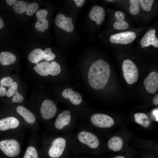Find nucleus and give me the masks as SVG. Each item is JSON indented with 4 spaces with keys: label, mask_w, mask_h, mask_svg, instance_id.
Masks as SVG:
<instances>
[{
    "label": "nucleus",
    "mask_w": 158,
    "mask_h": 158,
    "mask_svg": "<svg viewBox=\"0 0 158 158\" xmlns=\"http://www.w3.org/2000/svg\"><path fill=\"white\" fill-rule=\"evenodd\" d=\"M109 65L102 60L94 62L90 66L88 73V80L90 86L96 90H103L110 77Z\"/></svg>",
    "instance_id": "nucleus-1"
},
{
    "label": "nucleus",
    "mask_w": 158,
    "mask_h": 158,
    "mask_svg": "<svg viewBox=\"0 0 158 158\" xmlns=\"http://www.w3.org/2000/svg\"><path fill=\"white\" fill-rule=\"evenodd\" d=\"M71 141V145L82 150L87 148L95 149L99 144V140L97 137L85 129L78 131Z\"/></svg>",
    "instance_id": "nucleus-2"
},
{
    "label": "nucleus",
    "mask_w": 158,
    "mask_h": 158,
    "mask_svg": "<svg viewBox=\"0 0 158 158\" xmlns=\"http://www.w3.org/2000/svg\"><path fill=\"white\" fill-rule=\"evenodd\" d=\"M64 135L54 138L50 144L48 153L51 158H59L61 157L68 146L71 144V141Z\"/></svg>",
    "instance_id": "nucleus-3"
},
{
    "label": "nucleus",
    "mask_w": 158,
    "mask_h": 158,
    "mask_svg": "<svg viewBox=\"0 0 158 158\" xmlns=\"http://www.w3.org/2000/svg\"><path fill=\"white\" fill-rule=\"evenodd\" d=\"M122 68L124 78L127 83L132 84L137 82L138 71L137 66L132 61L129 59L124 60Z\"/></svg>",
    "instance_id": "nucleus-4"
},
{
    "label": "nucleus",
    "mask_w": 158,
    "mask_h": 158,
    "mask_svg": "<svg viewBox=\"0 0 158 158\" xmlns=\"http://www.w3.org/2000/svg\"><path fill=\"white\" fill-rule=\"evenodd\" d=\"M0 149L6 155L11 157L17 156L20 151V146L19 142L14 139L0 141Z\"/></svg>",
    "instance_id": "nucleus-5"
},
{
    "label": "nucleus",
    "mask_w": 158,
    "mask_h": 158,
    "mask_svg": "<svg viewBox=\"0 0 158 158\" xmlns=\"http://www.w3.org/2000/svg\"><path fill=\"white\" fill-rule=\"evenodd\" d=\"M73 121L71 112L65 110L58 115L54 121V126L56 130L62 131L70 128Z\"/></svg>",
    "instance_id": "nucleus-6"
},
{
    "label": "nucleus",
    "mask_w": 158,
    "mask_h": 158,
    "mask_svg": "<svg viewBox=\"0 0 158 158\" xmlns=\"http://www.w3.org/2000/svg\"><path fill=\"white\" fill-rule=\"evenodd\" d=\"M13 9L17 13L22 14L26 12L28 16L33 15L39 8V5L36 3H29L25 1H17L13 6Z\"/></svg>",
    "instance_id": "nucleus-7"
},
{
    "label": "nucleus",
    "mask_w": 158,
    "mask_h": 158,
    "mask_svg": "<svg viewBox=\"0 0 158 158\" xmlns=\"http://www.w3.org/2000/svg\"><path fill=\"white\" fill-rule=\"evenodd\" d=\"M91 123L96 127L101 128H108L114 123L113 119L109 116L103 114H96L90 118Z\"/></svg>",
    "instance_id": "nucleus-8"
},
{
    "label": "nucleus",
    "mask_w": 158,
    "mask_h": 158,
    "mask_svg": "<svg viewBox=\"0 0 158 158\" xmlns=\"http://www.w3.org/2000/svg\"><path fill=\"white\" fill-rule=\"evenodd\" d=\"M136 37V34L134 32H122L111 35L110 41L114 44H126L133 41Z\"/></svg>",
    "instance_id": "nucleus-9"
},
{
    "label": "nucleus",
    "mask_w": 158,
    "mask_h": 158,
    "mask_svg": "<svg viewBox=\"0 0 158 158\" xmlns=\"http://www.w3.org/2000/svg\"><path fill=\"white\" fill-rule=\"evenodd\" d=\"M40 111L42 118L46 120L53 118L57 111V107L51 100L46 99L42 104Z\"/></svg>",
    "instance_id": "nucleus-10"
},
{
    "label": "nucleus",
    "mask_w": 158,
    "mask_h": 158,
    "mask_svg": "<svg viewBox=\"0 0 158 158\" xmlns=\"http://www.w3.org/2000/svg\"><path fill=\"white\" fill-rule=\"evenodd\" d=\"M144 85L147 91L154 94L158 89V73L154 71L150 73L144 81Z\"/></svg>",
    "instance_id": "nucleus-11"
},
{
    "label": "nucleus",
    "mask_w": 158,
    "mask_h": 158,
    "mask_svg": "<svg viewBox=\"0 0 158 158\" xmlns=\"http://www.w3.org/2000/svg\"><path fill=\"white\" fill-rule=\"evenodd\" d=\"M55 21L58 27L68 32H71L74 29L71 18L69 17H66L62 14L59 13L57 15Z\"/></svg>",
    "instance_id": "nucleus-12"
},
{
    "label": "nucleus",
    "mask_w": 158,
    "mask_h": 158,
    "mask_svg": "<svg viewBox=\"0 0 158 158\" xmlns=\"http://www.w3.org/2000/svg\"><path fill=\"white\" fill-rule=\"evenodd\" d=\"M47 11L45 9H40L36 12V16L37 19V21L35 25L36 29L42 32L48 29L49 23L47 19Z\"/></svg>",
    "instance_id": "nucleus-13"
},
{
    "label": "nucleus",
    "mask_w": 158,
    "mask_h": 158,
    "mask_svg": "<svg viewBox=\"0 0 158 158\" xmlns=\"http://www.w3.org/2000/svg\"><path fill=\"white\" fill-rule=\"evenodd\" d=\"M155 30L154 29L149 30L143 36L140 41L141 47H147L152 45L158 47V39L155 37Z\"/></svg>",
    "instance_id": "nucleus-14"
},
{
    "label": "nucleus",
    "mask_w": 158,
    "mask_h": 158,
    "mask_svg": "<svg viewBox=\"0 0 158 158\" xmlns=\"http://www.w3.org/2000/svg\"><path fill=\"white\" fill-rule=\"evenodd\" d=\"M105 11L102 7L95 6L90 10L89 14L90 18L94 21L97 25H100L104 19Z\"/></svg>",
    "instance_id": "nucleus-15"
},
{
    "label": "nucleus",
    "mask_w": 158,
    "mask_h": 158,
    "mask_svg": "<svg viewBox=\"0 0 158 158\" xmlns=\"http://www.w3.org/2000/svg\"><path fill=\"white\" fill-rule=\"evenodd\" d=\"M20 125V122L16 118L8 117L0 120V130L4 131L16 128Z\"/></svg>",
    "instance_id": "nucleus-16"
},
{
    "label": "nucleus",
    "mask_w": 158,
    "mask_h": 158,
    "mask_svg": "<svg viewBox=\"0 0 158 158\" xmlns=\"http://www.w3.org/2000/svg\"><path fill=\"white\" fill-rule=\"evenodd\" d=\"M62 95L64 98L69 99L71 103L74 105H79L82 101L81 95L78 93L74 91L71 88H68L63 90Z\"/></svg>",
    "instance_id": "nucleus-17"
},
{
    "label": "nucleus",
    "mask_w": 158,
    "mask_h": 158,
    "mask_svg": "<svg viewBox=\"0 0 158 158\" xmlns=\"http://www.w3.org/2000/svg\"><path fill=\"white\" fill-rule=\"evenodd\" d=\"M16 110L27 123L32 124L35 122L36 118L34 114L26 107L22 106H18Z\"/></svg>",
    "instance_id": "nucleus-18"
},
{
    "label": "nucleus",
    "mask_w": 158,
    "mask_h": 158,
    "mask_svg": "<svg viewBox=\"0 0 158 158\" xmlns=\"http://www.w3.org/2000/svg\"><path fill=\"white\" fill-rule=\"evenodd\" d=\"M115 16L117 19V21L114 24L115 29L122 30L127 29L129 27L128 23L124 20L125 15L123 12L118 11L115 13Z\"/></svg>",
    "instance_id": "nucleus-19"
},
{
    "label": "nucleus",
    "mask_w": 158,
    "mask_h": 158,
    "mask_svg": "<svg viewBox=\"0 0 158 158\" xmlns=\"http://www.w3.org/2000/svg\"><path fill=\"white\" fill-rule=\"evenodd\" d=\"M45 54L44 51L40 48H36L32 51L28 56V59L33 63H37L45 59Z\"/></svg>",
    "instance_id": "nucleus-20"
},
{
    "label": "nucleus",
    "mask_w": 158,
    "mask_h": 158,
    "mask_svg": "<svg viewBox=\"0 0 158 158\" xmlns=\"http://www.w3.org/2000/svg\"><path fill=\"white\" fill-rule=\"evenodd\" d=\"M123 144L122 139L120 137L114 136L111 138L108 142L109 148L114 151H118L121 149Z\"/></svg>",
    "instance_id": "nucleus-21"
},
{
    "label": "nucleus",
    "mask_w": 158,
    "mask_h": 158,
    "mask_svg": "<svg viewBox=\"0 0 158 158\" xmlns=\"http://www.w3.org/2000/svg\"><path fill=\"white\" fill-rule=\"evenodd\" d=\"M16 57L13 54L9 52H2L0 54V63L4 66H8L16 60Z\"/></svg>",
    "instance_id": "nucleus-22"
},
{
    "label": "nucleus",
    "mask_w": 158,
    "mask_h": 158,
    "mask_svg": "<svg viewBox=\"0 0 158 158\" xmlns=\"http://www.w3.org/2000/svg\"><path fill=\"white\" fill-rule=\"evenodd\" d=\"M50 63L47 61L37 63L34 67V70L40 75L46 76L49 74Z\"/></svg>",
    "instance_id": "nucleus-23"
},
{
    "label": "nucleus",
    "mask_w": 158,
    "mask_h": 158,
    "mask_svg": "<svg viewBox=\"0 0 158 158\" xmlns=\"http://www.w3.org/2000/svg\"><path fill=\"white\" fill-rule=\"evenodd\" d=\"M135 121L145 128L148 127L150 125L151 121L148 115L141 113H136L134 115Z\"/></svg>",
    "instance_id": "nucleus-24"
},
{
    "label": "nucleus",
    "mask_w": 158,
    "mask_h": 158,
    "mask_svg": "<svg viewBox=\"0 0 158 158\" xmlns=\"http://www.w3.org/2000/svg\"><path fill=\"white\" fill-rule=\"evenodd\" d=\"M23 158H38V154L36 148L32 146L28 147Z\"/></svg>",
    "instance_id": "nucleus-25"
},
{
    "label": "nucleus",
    "mask_w": 158,
    "mask_h": 158,
    "mask_svg": "<svg viewBox=\"0 0 158 158\" xmlns=\"http://www.w3.org/2000/svg\"><path fill=\"white\" fill-rule=\"evenodd\" d=\"M129 2L130 5L129 10L130 13L134 15L137 14L140 10L139 6V0H130Z\"/></svg>",
    "instance_id": "nucleus-26"
},
{
    "label": "nucleus",
    "mask_w": 158,
    "mask_h": 158,
    "mask_svg": "<svg viewBox=\"0 0 158 158\" xmlns=\"http://www.w3.org/2000/svg\"><path fill=\"white\" fill-rule=\"evenodd\" d=\"M61 71L60 66L57 62L53 61L50 63L49 74L55 76L59 74Z\"/></svg>",
    "instance_id": "nucleus-27"
},
{
    "label": "nucleus",
    "mask_w": 158,
    "mask_h": 158,
    "mask_svg": "<svg viewBox=\"0 0 158 158\" xmlns=\"http://www.w3.org/2000/svg\"><path fill=\"white\" fill-rule=\"evenodd\" d=\"M140 5L142 8L146 11H150L152 8V5L154 2L153 0H139Z\"/></svg>",
    "instance_id": "nucleus-28"
},
{
    "label": "nucleus",
    "mask_w": 158,
    "mask_h": 158,
    "mask_svg": "<svg viewBox=\"0 0 158 158\" xmlns=\"http://www.w3.org/2000/svg\"><path fill=\"white\" fill-rule=\"evenodd\" d=\"M18 85L15 82H13L8 90L7 92L6 95L8 97H11L18 92Z\"/></svg>",
    "instance_id": "nucleus-29"
},
{
    "label": "nucleus",
    "mask_w": 158,
    "mask_h": 158,
    "mask_svg": "<svg viewBox=\"0 0 158 158\" xmlns=\"http://www.w3.org/2000/svg\"><path fill=\"white\" fill-rule=\"evenodd\" d=\"M45 54V59L49 61L54 59L55 57V55L52 53L51 49L50 48H47L44 51Z\"/></svg>",
    "instance_id": "nucleus-30"
},
{
    "label": "nucleus",
    "mask_w": 158,
    "mask_h": 158,
    "mask_svg": "<svg viewBox=\"0 0 158 158\" xmlns=\"http://www.w3.org/2000/svg\"><path fill=\"white\" fill-rule=\"evenodd\" d=\"M13 83V79L9 77H6L2 78L0 81V86L9 87Z\"/></svg>",
    "instance_id": "nucleus-31"
},
{
    "label": "nucleus",
    "mask_w": 158,
    "mask_h": 158,
    "mask_svg": "<svg viewBox=\"0 0 158 158\" xmlns=\"http://www.w3.org/2000/svg\"><path fill=\"white\" fill-rule=\"evenodd\" d=\"M24 100L23 96L17 92L13 97L12 101L14 103L22 102Z\"/></svg>",
    "instance_id": "nucleus-32"
},
{
    "label": "nucleus",
    "mask_w": 158,
    "mask_h": 158,
    "mask_svg": "<svg viewBox=\"0 0 158 158\" xmlns=\"http://www.w3.org/2000/svg\"><path fill=\"white\" fill-rule=\"evenodd\" d=\"M7 92L5 88L3 86H0V96L3 97L6 95Z\"/></svg>",
    "instance_id": "nucleus-33"
},
{
    "label": "nucleus",
    "mask_w": 158,
    "mask_h": 158,
    "mask_svg": "<svg viewBox=\"0 0 158 158\" xmlns=\"http://www.w3.org/2000/svg\"><path fill=\"white\" fill-rule=\"evenodd\" d=\"M73 1L75 2L77 6L80 7L83 6L85 1L84 0H74Z\"/></svg>",
    "instance_id": "nucleus-34"
},
{
    "label": "nucleus",
    "mask_w": 158,
    "mask_h": 158,
    "mask_svg": "<svg viewBox=\"0 0 158 158\" xmlns=\"http://www.w3.org/2000/svg\"><path fill=\"white\" fill-rule=\"evenodd\" d=\"M17 1V0H6L7 4L9 6H12Z\"/></svg>",
    "instance_id": "nucleus-35"
},
{
    "label": "nucleus",
    "mask_w": 158,
    "mask_h": 158,
    "mask_svg": "<svg viewBox=\"0 0 158 158\" xmlns=\"http://www.w3.org/2000/svg\"><path fill=\"white\" fill-rule=\"evenodd\" d=\"M153 102L155 105H158V94H157L153 98Z\"/></svg>",
    "instance_id": "nucleus-36"
},
{
    "label": "nucleus",
    "mask_w": 158,
    "mask_h": 158,
    "mask_svg": "<svg viewBox=\"0 0 158 158\" xmlns=\"http://www.w3.org/2000/svg\"><path fill=\"white\" fill-rule=\"evenodd\" d=\"M158 109H154L153 111L152 114L155 117L156 121H158Z\"/></svg>",
    "instance_id": "nucleus-37"
},
{
    "label": "nucleus",
    "mask_w": 158,
    "mask_h": 158,
    "mask_svg": "<svg viewBox=\"0 0 158 158\" xmlns=\"http://www.w3.org/2000/svg\"><path fill=\"white\" fill-rule=\"evenodd\" d=\"M4 24L2 19L0 17V29L2 28L4 26Z\"/></svg>",
    "instance_id": "nucleus-38"
},
{
    "label": "nucleus",
    "mask_w": 158,
    "mask_h": 158,
    "mask_svg": "<svg viewBox=\"0 0 158 158\" xmlns=\"http://www.w3.org/2000/svg\"><path fill=\"white\" fill-rule=\"evenodd\" d=\"M114 158H125L124 157L121 156L116 157Z\"/></svg>",
    "instance_id": "nucleus-39"
},
{
    "label": "nucleus",
    "mask_w": 158,
    "mask_h": 158,
    "mask_svg": "<svg viewBox=\"0 0 158 158\" xmlns=\"http://www.w3.org/2000/svg\"><path fill=\"white\" fill-rule=\"evenodd\" d=\"M107 1H113V0H107Z\"/></svg>",
    "instance_id": "nucleus-40"
}]
</instances>
